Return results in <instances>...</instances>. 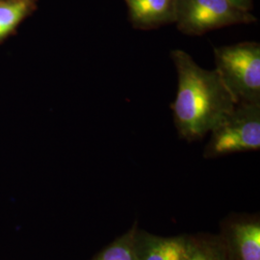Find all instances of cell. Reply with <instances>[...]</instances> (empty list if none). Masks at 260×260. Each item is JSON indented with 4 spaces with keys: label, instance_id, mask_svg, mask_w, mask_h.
I'll use <instances>...</instances> for the list:
<instances>
[{
    "label": "cell",
    "instance_id": "cell-1",
    "mask_svg": "<svg viewBox=\"0 0 260 260\" xmlns=\"http://www.w3.org/2000/svg\"><path fill=\"white\" fill-rule=\"evenodd\" d=\"M177 74V91L172 103L178 136L188 142L202 139L237 105L215 70L198 65L182 49L171 51Z\"/></svg>",
    "mask_w": 260,
    "mask_h": 260
},
{
    "label": "cell",
    "instance_id": "cell-3",
    "mask_svg": "<svg viewBox=\"0 0 260 260\" xmlns=\"http://www.w3.org/2000/svg\"><path fill=\"white\" fill-rule=\"evenodd\" d=\"M205 159L260 149V103H238L233 112L209 132Z\"/></svg>",
    "mask_w": 260,
    "mask_h": 260
},
{
    "label": "cell",
    "instance_id": "cell-7",
    "mask_svg": "<svg viewBox=\"0 0 260 260\" xmlns=\"http://www.w3.org/2000/svg\"><path fill=\"white\" fill-rule=\"evenodd\" d=\"M177 0H125L132 26L150 30L175 23Z\"/></svg>",
    "mask_w": 260,
    "mask_h": 260
},
{
    "label": "cell",
    "instance_id": "cell-5",
    "mask_svg": "<svg viewBox=\"0 0 260 260\" xmlns=\"http://www.w3.org/2000/svg\"><path fill=\"white\" fill-rule=\"evenodd\" d=\"M231 260H260V222L255 217L225 223L220 237Z\"/></svg>",
    "mask_w": 260,
    "mask_h": 260
},
{
    "label": "cell",
    "instance_id": "cell-4",
    "mask_svg": "<svg viewBox=\"0 0 260 260\" xmlns=\"http://www.w3.org/2000/svg\"><path fill=\"white\" fill-rule=\"evenodd\" d=\"M256 19L230 0H177L175 23L184 35L202 36L220 28L253 23Z\"/></svg>",
    "mask_w": 260,
    "mask_h": 260
},
{
    "label": "cell",
    "instance_id": "cell-10",
    "mask_svg": "<svg viewBox=\"0 0 260 260\" xmlns=\"http://www.w3.org/2000/svg\"><path fill=\"white\" fill-rule=\"evenodd\" d=\"M28 0H7L0 2V40L6 37L29 11Z\"/></svg>",
    "mask_w": 260,
    "mask_h": 260
},
{
    "label": "cell",
    "instance_id": "cell-2",
    "mask_svg": "<svg viewBox=\"0 0 260 260\" xmlns=\"http://www.w3.org/2000/svg\"><path fill=\"white\" fill-rule=\"evenodd\" d=\"M214 60V70L237 104L260 103L259 43L215 47Z\"/></svg>",
    "mask_w": 260,
    "mask_h": 260
},
{
    "label": "cell",
    "instance_id": "cell-9",
    "mask_svg": "<svg viewBox=\"0 0 260 260\" xmlns=\"http://www.w3.org/2000/svg\"><path fill=\"white\" fill-rule=\"evenodd\" d=\"M136 230L137 226L134 225L117 237L92 260H139L135 242Z\"/></svg>",
    "mask_w": 260,
    "mask_h": 260
},
{
    "label": "cell",
    "instance_id": "cell-8",
    "mask_svg": "<svg viewBox=\"0 0 260 260\" xmlns=\"http://www.w3.org/2000/svg\"><path fill=\"white\" fill-rule=\"evenodd\" d=\"M187 260H231L220 237H188Z\"/></svg>",
    "mask_w": 260,
    "mask_h": 260
},
{
    "label": "cell",
    "instance_id": "cell-6",
    "mask_svg": "<svg viewBox=\"0 0 260 260\" xmlns=\"http://www.w3.org/2000/svg\"><path fill=\"white\" fill-rule=\"evenodd\" d=\"M139 260H187L188 236H158L137 229L135 234Z\"/></svg>",
    "mask_w": 260,
    "mask_h": 260
},
{
    "label": "cell",
    "instance_id": "cell-11",
    "mask_svg": "<svg viewBox=\"0 0 260 260\" xmlns=\"http://www.w3.org/2000/svg\"><path fill=\"white\" fill-rule=\"evenodd\" d=\"M232 3H233L235 6L238 8L251 12L252 8V0H230Z\"/></svg>",
    "mask_w": 260,
    "mask_h": 260
}]
</instances>
